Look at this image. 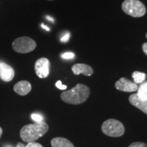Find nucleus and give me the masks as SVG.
<instances>
[{
	"mask_svg": "<svg viewBox=\"0 0 147 147\" xmlns=\"http://www.w3.org/2000/svg\"><path fill=\"white\" fill-rule=\"evenodd\" d=\"M90 89L87 85L78 84L69 91L61 94V100L67 104L78 105L85 102L89 98Z\"/></svg>",
	"mask_w": 147,
	"mask_h": 147,
	"instance_id": "1",
	"label": "nucleus"
},
{
	"mask_svg": "<svg viewBox=\"0 0 147 147\" xmlns=\"http://www.w3.org/2000/svg\"><path fill=\"white\" fill-rule=\"evenodd\" d=\"M49 125L45 121L34 123L23 126L20 131V136L24 142H35L43 136L49 130Z\"/></svg>",
	"mask_w": 147,
	"mask_h": 147,
	"instance_id": "2",
	"label": "nucleus"
},
{
	"mask_svg": "<svg viewBox=\"0 0 147 147\" xmlns=\"http://www.w3.org/2000/svg\"><path fill=\"white\" fill-rule=\"evenodd\" d=\"M121 7L125 13L134 18L142 17L146 12L145 5L139 0H125Z\"/></svg>",
	"mask_w": 147,
	"mask_h": 147,
	"instance_id": "3",
	"label": "nucleus"
},
{
	"mask_svg": "<svg viewBox=\"0 0 147 147\" xmlns=\"http://www.w3.org/2000/svg\"><path fill=\"white\" fill-rule=\"evenodd\" d=\"M102 132L110 137H120L125 133V127L120 121L116 119H108L103 123Z\"/></svg>",
	"mask_w": 147,
	"mask_h": 147,
	"instance_id": "4",
	"label": "nucleus"
},
{
	"mask_svg": "<svg viewBox=\"0 0 147 147\" xmlns=\"http://www.w3.org/2000/svg\"><path fill=\"white\" fill-rule=\"evenodd\" d=\"M12 47L15 52L25 54L35 50L36 48V42L31 38L23 36L14 40L12 42Z\"/></svg>",
	"mask_w": 147,
	"mask_h": 147,
	"instance_id": "5",
	"label": "nucleus"
},
{
	"mask_svg": "<svg viewBox=\"0 0 147 147\" xmlns=\"http://www.w3.org/2000/svg\"><path fill=\"white\" fill-rule=\"evenodd\" d=\"M50 61L47 58L42 57L36 61L35 63V71L39 78H45L50 72Z\"/></svg>",
	"mask_w": 147,
	"mask_h": 147,
	"instance_id": "6",
	"label": "nucleus"
},
{
	"mask_svg": "<svg viewBox=\"0 0 147 147\" xmlns=\"http://www.w3.org/2000/svg\"><path fill=\"white\" fill-rule=\"evenodd\" d=\"M115 88L121 91L135 92L137 91L138 86L134 82L123 77L115 82Z\"/></svg>",
	"mask_w": 147,
	"mask_h": 147,
	"instance_id": "7",
	"label": "nucleus"
},
{
	"mask_svg": "<svg viewBox=\"0 0 147 147\" xmlns=\"http://www.w3.org/2000/svg\"><path fill=\"white\" fill-rule=\"evenodd\" d=\"M14 69L8 64L5 63H0V78L5 82H10L14 78Z\"/></svg>",
	"mask_w": 147,
	"mask_h": 147,
	"instance_id": "8",
	"label": "nucleus"
},
{
	"mask_svg": "<svg viewBox=\"0 0 147 147\" xmlns=\"http://www.w3.org/2000/svg\"><path fill=\"white\" fill-rule=\"evenodd\" d=\"M32 90V84L27 80H21L18 82L14 86V91L18 95L24 96L28 94Z\"/></svg>",
	"mask_w": 147,
	"mask_h": 147,
	"instance_id": "9",
	"label": "nucleus"
},
{
	"mask_svg": "<svg viewBox=\"0 0 147 147\" xmlns=\"http://www.w3.org/2000/svg\"><path fill=\"white\" fill-rule=\"evenodd\" d=\"M130 104L138 108L147 115V100H142L138 96L136 93H134L129 97Z\"/></svg>",
	"mask_w": 147,
	"mask_h": 147,
	"instance_id": "10",
	"label": "nucleus"
},
{
	"mask_svg": "<svg viewBox=\"0 0 147 147\" xmlns=\"http://www.w3.org/2000/svg\"><path fill=\"white\" fill-rule=\"evenodd\" d=\"M71 70L75 75L82 74L87 76H90L93 74V69L90 65L84 63L75 64L71 67Z\"/></svg>",
	"mask_w": 147,
	"mask_h": 147,
	"instance_id": "11",
	"label": "nucleus"
},
{
	"mask_svg": "<svg viewBox=\"0 0 147 147\" xmlns=\"http://www.w3.org/2000/svg\"><path fill=\"white\" fill-rule=\"evenodd\" d=\"M51 144L53 147H74L70 141L61 137L54 138L51 140Z\"/></svg>",
	"mask_w": 147,
	"mask_h": 147,
	"instance_id": "12",
	"label": "nucleus"
},
{
	"mask_svg": "<svg viewBox=\"0 0 147 147\" xmlns=\"http://www.w3.org/2000/svg\"><path fill=\"white\" fill-rule=\"evenodd\" d=\"M138 96L142 100H147V81L143 82L140 84L137 90Z\"/></svg>",
	"mask_w": 147,
	"mask_h": 147,
	"instance_id": "13",
	"label": "nucleus"
},
{
	"mask_svg": "<svg viewBox=\"0 0 147 147\" xmlns=\"http://www.w3.org/2000/svg\"><path fill=\"white\" fill-rule=\"evenodd\" d=\"M132 78H134V82L136 84H141L145 81L146 78V74L144 72H140V71H134L132 74Z\"/></svg>",
	"mask_w": 147,
	"mask_h": 147,
	"instance_id": "14",
	"label": "nucleus"
},
{
	"mask_svg": "<svg viewBox=\"0 0 147 147\" xmlns=\"http://www.w3.org/2000/svg\"><path fill=\"white\" fill-rule=\"evenodd\" d=\"M32 119L35 123H40L44 121V117L40 114L33 113L32 115Z\"/></svg>",
	"mask_w": 147,
	"mask_h": 147,
	"instance_id": "15",
	"label": "nucleus"
},
{
	"mask_svg": "<svg viewBox=\"0 0 147 147\" xmlns=\"http://www.w3.org/2000/svg\"><path fill=\"white\" fill-rule=\"evenodd\" d=\"M61 57L64 59H70L74 57V54L71 52H67L64 53L63 54L61 55Z\"/></svg>",
	"mask_w": 147,
	"mask_h": 147,
	"instance_id": "16",
	"label": "nucleus"
},
{
	"mask_svg": "<svg viewBox=\"0 0 147 147\" xmlns=\"http://www.w3.org/2000/svg\"><path fill=\"white\" fill-rule=\"evenodd\" d=\"M129 147H147L146 144L144 142H134L129 146Z\"/></svg>",
	"mask_w": 147,
	"mask_h": 147,
	"instance_id": "17",
	"label": "nucleus"
},
{
	"mask_svg": "<svg viewBox=\"0 0 147 147\" xmlns=\"http://www.w3.org/2000/svg\"><path fill=\"white\" fill-rule=\"evenodd\" d=\"M69 38H70V33L67 32L61 38V42H64V43L68 42Z\"/></svg>",
	"mask_w": 147,
	"mask_h": 147,
	"instance_id": "18",
	"label": "nucleus"
},
{
	"mask_svg": "<svg viewBox=\"0 0 147 147\" xmlns=\"http://www.w3.org/2000/svg\"><path fill=\"white\" fill-rule=\"evenodd\" d=\"M55 85H56V87H57L58 89H59L61 90H65L67 89V86L62 84L61 81H60V80H58V81L56 82V84H55Z\"/></svg>",
	"mask_w": 147,
	"mask_h": 147,
	"instance_id": "19",
	"label": "nucleus"
},
{
	"mask_svg": "<svg viewBox=\"0 0 147 147\" xmlns=\"http://www.w3.org/2000/svg\"><path fill=\"white\" fill-rule=\"evenodd\" d=\"M25 147H43V146H42V145H41L38 142H31L27 143V144L25 146Z\"/></svg>",
	"mask_w": 147,
	"mask_h": 147,
	"instance_id": "20",
	"label": "nucleus"
},
{
	"mask_svg": "<svg viewBox=\"0 0 147 147\" xmlns=\"http://www.w3.org/2000/svg\"><path fill=\"white\" fill-rule=\"evenodd\" d=\"M142 51L147 55V42H145L142 45Z\"/></svg>",
	"mask_w": 147,
	"mask_h": 147,
	"instance_id": "21",
	"label": "nucleus"
},
{
	"mask_svg": "<svg viewBox=\"0 0 147 147\" xmlns=\"http://www.w3.org/2000/svg\"><path fill=\"white\" fill-rule=\"evenodd\" d=\"M41 26H42V28H43V29H46V30L48 31V32H49V31H50V28H49V27H48L47 26H46V25H44L43 23L42 24V25H41Z\"/></svg>",
	"mask_w": 147,
	"mask_h": 147,
	"instance_id": "22",
	"label": "nucleus"
},
{
	"mask_svg": "<svg viewBox=\"0 0 147 147\" xmlns=\"http://www.w3.org/2000/svg\"><path fill=\"white\" fill-rule=\"evenodd\" d=\"M47 18L48 20H49V21H51V22H53V23L55 21H54V18H53L52 17H51V16H47Z\"/></svg>",
	"mask_w": 147,
	"mask_h": 147,
	"instance_id": "23",
	"label": "nucleus"
},
{
	"mask_svg": "<svg viewBox=\"0 0 147 147\" xmlns=\"http://www.w3.org/2000/svg\"><path fill=\"white\" fill-rule=\"evenodd\" d=\"M16 147H25V145L22 144V143H18V144H17V146H16Z\"/></svg>",
	"mask_w": 147,
	"mask_h": 147,
	"instance_id": "24",
	"label": "nucleus"
},
{
	"mask_svg": "<svg viewBox=\"0 0 147 147\" xmlns=\"http://www.w3.org/2000/svg\"><path fill=\"white\" fill-rule=\"evenodd\" d=\"M2 133H3V131H2V129H1V127H0V138H1V135H2Z\"/></svg>",
	"mask_w": 147,
	"mask_h": 147,
	"instance_id": "25",
	"label": "nucleus"
},
{
	"mask_svg": "<svg viewBox=\"0 0 147 147\" xmlns=\"http://www.w3.org/2000/svg\"><path fill=\"white\" fill-rule=\"evenodd\" d=\"M146 39H147V33L146 34Z\"/></svg>",
	"mask_w": 147,
	"mask_h": 147,
	"instance_id": "26",
	"label": "nucleus"
},
{
	"mask_svg": "<svg viewBox=\"0 0 147 147\" xmlns=\"http://www.w3.org/2000/svg\"><path fill=\"white\" fill-rule=\"evenodd\" d=\"M49 1H53V0H49Z\"/></svg>",
	"mask_w": 147,
	"mask_h": 147,
	"instance_id": "27",
	"label": "nucleus"
}]
</instances>
